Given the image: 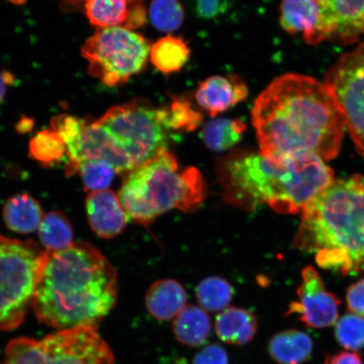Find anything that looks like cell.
I'll list each match as a JSON object with an SVG mask.
<instances>
[{"label": "cell", "mask_w": 364, "mask_h": 364, "mask_svg": "<svg viewBox=\"0 0 364 364\" xmlns=\"http://www.w3.org/2000/svg\"><path fill=\"white\" fill-rule=\"evenodd\" d=\"M252 114L263 156L311 153L331 161L339 154L343 117L325 84L312 77H277L259 95Z\"/></svg>", "instance_id": "obj_1"}, {"label": "cell", "mask_w": 364, "mask_h": 364, "mask_svg": "<svg viewBox=\"0 0 364 364\" xmlns=\"http://www.w3.org/2000/svg\"><path fill=\"white\" fill-rule=\"evenodd\" d=\"M117 274L87 242L49 252L33 309L38 320L58 331L97 327L115 307Z\"/></svg>", "instance_id": "obj_2"}, {"label": "cell", "mask_w": 364, "mask_h": 364, "mask_svg": "<svg viewBox=\"0 0 364 364\" xmlns=\"http://www.w3.org/2000/svg\"><path fill=\"white\" fill-rule=\"evenodd\" d=\"M294 245L323 269L364 270V176L334 180L302 212Z\"/></svg>", "instance_id": "obj_3"}, {"label": "cell", "mask_w": 364, "mask_h": 364, "mask_svg": "<svg viewBox=\"0 0 364 364\" xmlns=\"http://www.w3.org/2000/svg\"><path fill=\"white\" fill-rule=\"evenodd\" d=\"M334 179V172L315 154L277 159L252 154L229 161L224 171L228 198L254 208L267 204L284 215L302 213Z\"/></svg>", "instance_id": "obj_4"}, {"label": "cell", "mask_w": 364, "mask_h": 364, "mask_svg": "<svg viewBox=\"0 0 364 364\" xmlns=\"http://www.w3.org/2000/svg\"><path fill=\"white\" fill-rule=\"evenodd\" d=\"M168 131L161 108L134 101L114 107L94 122H84L79 133L65 143L68 176L86 159H102L118 174L129 172L168 148Z\"/></svg>", "instance_id": "obj_5"}, {"label": "cell", "mask_w": 364, "mask_h": 364, "mask_svg": "<svg viewBox=\"0 0 364 364\" xmlns=\"http://www.w3.org/2000/svg\"><path fill=\"white\" fill-rule=\"evenodd\" d=\"M206 193L201 172L194 167L182 169L167 150L127 172L117 195L129 220L148 225L173 209L197 210Z\"/></svg>", "instance_id": "obj_6"}, {"label": "cell", "mask_w": 364, "mask_h": 364, "mask_svg": "<svg viewBox=\"0 0 364 364\" xmlns=\"http://www.w3.org/2000/svg\"><path fill=\"white\" fill-rule=\"evenodd\" d=\"M48 256L33 240L0 235V331L17 328L33 308Z\"/></svg>", "instance_id": "obj_7"}, {"label": "cell", "mask_w": 364, "mask_h": 364, "mask_svg": "<svg viewBox=\"0 0 364 364\" xmlns=\"http://www.w3.org/2000/svg\"><path fill=\"white\" fill-rule=\"evenodd\" d=\"M109 345L97 327L58 331L41 340L14 339L0 364H114Z\"/></svg>", "instance_id": "obj_8"}, {"label": "cell", "mask_w": 364, "mask_h": 364, "mask_svg": "<svg viewBox=\"0 0 364 364\" xmlns=\"http://www.w3.org/2000/svg\"><path fill=\"white\" fill-rule=\"evenodd\" d=\"M148 40L124 26L100 28L82 46L94 78L110 86L126 83L144 70L150 56Z\"/></svg>", "instance_id": "obj_9"}, {"label": "cell", "mask_w": 364, "mask_h": 364, "mask_svg": "<svg viewBox=\"0 0 364 364\" xmlns=\"http://www.w3.org/2000/svg\"><path fill=\"white\" fill-rule=\"evenodd\" d=\"M333 97L355 148L364 158V43L341 56L326 73Z\"/></svg>", "instance_id": "obj_10"}, {"label": "cell", "mask_w": 364, "mask_h": 364, "mask_svg": "<svg viewBox=\"0 0 364 364\" xmlns=\"http://www.w3.org/2000/svg\"><path fill=\"white\" fill-rule=\"evenodd\" d=\"M302 282L297 289L298 301L290 304L287 315L298 314L308 327L321 329L338 321L340 300L326 289L324 282L311 266L304 268Z\"/></svg>", "instance_id": "obj_11"}, {"label": "cell", "mask_w": 364, "mask_h": 364, "mask_svg": "<svg viewBox=\"0 0 364 364\" xmlns=\"http://www.w3.org/2000/svg\"><path fill=\"white\" fill-rule=\"evenodd\" d=\"M320 22L311 45L324 41L349 45L364 34V0H316Z\"/></svg>", "instance_id": "obj_12"}, {"label": "cell", "mask_w": 364, "mask_h": 364, "mask_svg": "<svg viewBox=\"0 0 364 364\" xmlns=\"http://www.w3.org/2000/svg\"><path fill=\"white\" fill-rule=\"evenodd\" d=\"M85 208L91 230L103 239L119 235L129 221L118 195L109 189L90 193Z\"/></svg>", "instance_id": "obj_13"}, {"label": "cell", "mask_w": 364, "mask_h": 364, "mask_svg": "<svg viewBox=\"0 0 364 364\" xmlns=\"http://www.w3.org/2000/svg\"><path fill=\"white\" fill-rule=\"evenodd\" d=\"M249 89L237 75L209 77L200 84L196 100L211 117L225 112L245 101Z\"/></svg>", "instance_id": "obj_14"}, {"label": "cell", "mask_w": 364, "mask_h": 364, "mask_svg": "<svg viewBox=\"0 0 364 364\" xmlns=\"http://www.w3.org/2000/svg\"><path fill=\"white\" fill-rule=\"evenodd\" d=\"M186 294L182 285L173 279L156 282L145 296L147 311L159 321L175 318L186 306Z\"/></svg>", "instance_id": "obj_15"}, {"label": "cell", "mask_w": 364, "mask_h": 364, "mask_svg": "<svg viewBox=\"0 0 364 364\" xmlns=\"http://www.w3.org/2000/svg\"><path fill=\"white\" fill-rule=\"evenodd\" d=\"M321 10L316 0H283L280 23L290 34L302 33L304 41L311 44L315 35Z\"/></svg>", "instance_id": "obj_16"}, {"label": "cell", "mask_w": 364, "mask_h": 364, "mask_svg": "<svg viewBox=\"0 0 364 364\" xmlns=\"http://www.w3.org/2000/svg\"><path fill=\"white\" fill-rule=\"evenodd\" d=\"M215 331L218 338L224 343L247 345L252 341L257 331L256 316L247 309L226 308L217 316Z\"/></svg>", "instance_id": "obj_17"}, {"label": "cell", "mask_w": 364, "mask_h": 364, "mask_svg": "<svg viewBox=\"0 0 364 364\" xmlns=\"http://www.w3.org/2000/svg\"><path fill=\"white\" fill-rule=\"evenodd\" d=\"M268 352L277 364H304L311 357L313 341L306 332L280 331L270 339Z\"/></svg>", "instance_id": "obj_18"}, {"label": "cell", "mask_w": 364, "mask_h": 364, "mask_svg": "<svg viewBox=\"0 0 364 364\" xmlns=\"http://www.w3.org/2000/svg\"><path fill=\"white\" fill-rule=\"evenodd\" d=\"M3 218L11 231L26 235L38 230L44 215L38 200L25 193L8 199L3 208Z\"/></svg>", "instance_id": "obj_19"}, {"label": "cell", "mask_w": 364, "mask_h": 364, "mask_svg": "<svg viewBox=\"0 0 364 364\" xmlns=\"http://www.w3.org/2000/svg\"><path fill=\"white\" fill-rule=\"evenodd\" d=\"M172 330L182 345L199 347L210 335V318L202 307L186 306L174 318Z\"/></svg>", "instance_id": "obj_20"}, {"label": "cell", "mask_w": 364, "mask_h": 364, "mask_svg": "<svg viewBox=\"0 0 364 364\" xmlns=\"http://www.w3.org/2000/svg\"><path fill=\"white\" fill-rule=\"evenodd\" d=\"M188 44L178 36H166L157 41L150 50V59L154 67L164 74L178 72L189 60Z\"/></svg>", "instance_id": "obj_21"}, {"label": "cell", "mask_w": 364, "mask_h": 364, "mask_svg": "<svg viewBox=\"0 0 364 364\" xmlns=\"http://www.w3.org/2000/svg\"><path fill=\"white\" fill-rule=\"evenodd\" d=\"M247 126L242 121L218 118L204 126L201 136L207 147L216 152L234 147L243 138Z\"/></svg>", "instance_id": "obj_22"}, {"label": "cell", "mask_w": 364, "mask_h": 364, "mask_svg": "<svg viewBox=\"0 0 364 364\" xmlns=\"http://www.w3.org/2000/svg\"><path fill=\"white\" fill-rule=\"evenodd\" d=\"M38 235L41 244L48 252H60L74 244L72 225L61 212H51L44 215Z\"/></svg>", "instance_id": "obj_23"}, {"label": "cell", "mask_w": 364, "mask_h": 364, "mask_svg": "<svg viewBox=\"0 0 364 364\" xmlns=\"http://www.w3.org/2000/svg\"><path fill=\"white\" fill-rule=\"evenodd\" d=\"M129 0H86L85 12L90 22L100 28L124 25Z\"/></svg>", "instance_id": "obj_24"}, {"label": "cell", "mask_w": 364, "mask_h": 364, "mask_svg": "<svg viewBox=\"0 0 364 364\" xmlns=\"http://www.w3.org/2000/svg\"><path fill=\"white\" fill-rule=\"evenodd\" d=\"M200 306L207 311H224L234 296V289L229 282L220 277L204 279L196 289Z\"/></svg>", "instance_id": "obj_25"}, {"label": "cell", "mask_w": 364, "mask_h": 364, "mask_svg": "<svg viewBox=\"0 0 364 364\" xmlns=\"http://www.w3.org/2000/svg\"><path fill=\"white\" fill-rule=\"evenodd\" d=\"M161 110L168 131L192 132L203 124L202 114L185 99H176L169 107Z\"/></svg>", "instance_id": "obj_26"}, {"label": "cell", "mask_w": 364, "mask_h": 364, "mask_svg": "<svg viewBox=\"0 0 364 364\" xmlns=\"http://www.w3.org/2000/svg\"><path fill=\"white\" fill-rule=\"evenodd\" d=\"M81 177L85 188L91 192L108 189L118 174L110 162L102 159H86L75 167L74 174Z\"/></svg>", "instance_id": "obj_27"}, {"label": "cell", "mask_w": 364, "mask_h": 364, "mask_svg": "<svg viewBox=\"0 0 364 364\" xmlns=\"http://www.w3.org/2000/svg\"><path fill=\"white\" fill-rule=\"evenodd\" d=\"M30 156L45 166L53 165L66 156V146L52 129H45L31 139Z\"/></svg>", "instance_id": "obj_28"}, {"label": "cell", "mask_w": 364, "mask_h": 364, "mask_svg": "<svg viewBox=\"0 0 364 364\" xmlns=\"http://www.w3.org/2000/svg\"><path fill=\"white\" fill-rule=\"evenodd\" d=\"M149 14L153 26L163 33L178 30L185 19L183 7L179 0H153Z\"/></svg>", "instance_id": "obj_29"}, {"label": "cell", "mask_w": 364, "mask_h": 364, "mask_svg": "<svg viewBox=\"0 0 364 364\" xmlns=\"http://www.w3.org/2000/svg\"><path fill=\"white\" fill-rule=\"evenodd\" d=\"M336 338L341 347L348 351H358L364 348V318L348 314L336 323Z\"/></svg>", "instance_id": "obj_30"}, {"label": "cell", "mask_w": 364, "mask_h": 364, "mask_svg": "<svg viewBox=\"0 0 364 364\" xmlns=\"http://www.w3.org/2000/svg\"><path fill=\"white\" fill-rule=\"evenodd\" d=\"M147 21V9L145 0H129L127 17L124 26L131 31L140 28Z\"/></svg>", "instance_id": "obj_31"}, {"label": "cell", "mask_w": 364, "mask_h": 364, "mask_svg": "<svg viewBox=\"0 0 364 364\" xmlns=\"http://www.w3.org/2000/svg\"><path fill=\"white\" fill-rule=\"evenodd\" d=\"M193 364H230L229 357L220 345L210 344L196 354Z\"/></svg>", "instance_id": "obj_32"}, {"label": "cell", "mask_w": 364, "mask_h": 364, "mask_svg": "<svg viewBox=\"0 0 364 364\" xmlns=\"http://www.w3.org/2000/svg\"><path fill=\"white\" fill-rule=\"evenodd\" d=\"M196 12L204 20H213L225 13L227 0H195Z\"/></svg>", "instance_id": "obj_33"}, {"label": "cell", "mask_w": 364, "mask_h": 364, "mask_svg": "<svg viewBox=\"0 0 364 364\" xmlns=\"http://www.w3.org/2000/svg\"><path fill=\"white\" fill-rule=\"evenodd\" d=\"M347 306L351 314L364 318V279L349 287Z\"/></svg>", "instance_id": "obj_34"}, {"label": "cell", "mask_w": 364, "mask_h": 364, "mask_svg": "<svg viewBox=\"0 0 364 364\" xmlns=\"http://www.w3.org/2000/svg\"><path fill=\"white\" fill-rule=\"evenodd\" d=\"M324 364H363L360 356L356 353L340 352L329 355Z\"/></svg>", "instance_id": "obj_35"}, {"label": "cell", "mask_w": 364, "mask_h": 364, "mask_svg": "<svg viewBox=\"0 0 364 364\" xmlns=\"http://www.w3.org/2000/svg\"><path fill=\"white\" fill-rule=\"evenodd\" d=\"M12 80L13 78L11 75L0 72V103L3 102L4 97H6L8 84L11 83Z\"/></svg>", "instance_id": "obj_36"}, {"label": "cell", "mask_w": 364, "mask_h": 364, "mask_svg": "<svg viewBox=\"0 0 364 364\" xmlns=\"http://www.w3.org/2000/svg\"><path fill=\"white\" fill-rule=\"evenodd\" d=\"M86 0H61L62 7L65 11H70L77 10L81 6H85Z\"/></svg>", "instance_id": "obj_37"}, {"label": "cell", "mask_w": 364, "mask_h": 364, "mask_svg": "<svg viewBox=\"0 0 364 364\" xmlns=\"http://www.w3.org/2000/svg\"><path fill=\"white\" fill-rule=\"evenodd\" d=\"M8 1L16 4V6H22L26 2V0H8Z\"/></svg>", "instance_id": "obj_38"}]
</instances>
